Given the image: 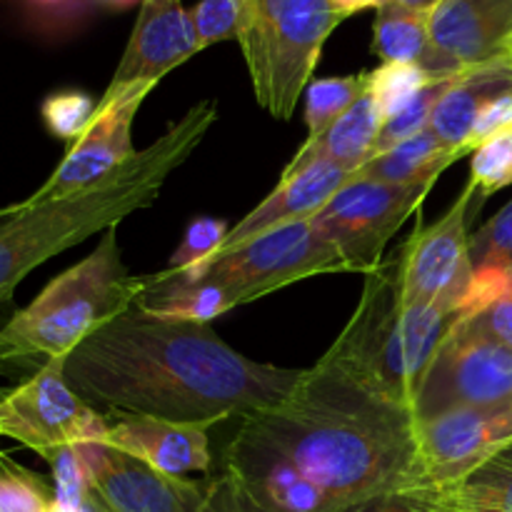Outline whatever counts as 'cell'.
<instances>
[{
    "mask_svg": "<svg viewBox=\"0 0 512 512\" xmlns=\"http://www.w3.org/2000/svg\"><path fill=\"white\" fill-rule=\"evenodd\" d=\"M343 20L330 0H240L238 43L255 100L273 118L295 113L325 40Z\"/></svg>",
    "mask_w": 512,
    "mask_h": 512,
    "instance_id": "8992f818",
    "label": "cell"
},
{
    "mask_svg": "<svg viewBox=\"0 0 512 512\" xmlns=\"http://www.w3.org/2000/svg\"><path fill=\"white\" fill-rule=\"evenodd\" d=\"M153 88L155 85L140 83L115 93L105 90L88 130L70 145L53 175L25 200L43 203V200L80 193L130 163L138 153L133 145L135 115Z\"/></svg>",
    "mask_w": 512,
    "mask_h": 512,
    "instance_id": "4fadbf2b",
    "label": "cell"
},
{
    "mask_svg": "<svg viewBox=\"0 0 512 512\" xmlns=\"http://www.w3.org/2000/svg\"><path fill=\"white\" fill-rule=\"evenodd\" d=\"M145 288V275L125 268L118 228H108L88 258L50 280L0 328V363L68 358L100 325L133 308Z\"/></svg>",
    "mask_w": 512,
    "mask_h": 512,
    "instance_id": "5b68a950",
    "label": "cell"
},
{
    "mask_svg": "<svg viewBox=\"0 0 512 512\" xmlns=\"http://www.w3.org/2000/svg\"><path fill=\"white\" fill-rule=\"evenodd\" d=\"M90 493L108 512H203L208 483L168 475L105 443L80 445Z\"/></svg>",
    "mask_w": 512,
    "mask_h": 512,
    "instance_id": "5bb4252c",
    "label": "cell"
},
{
    "mask_svg": "<svg viewBox=\"0 0 512 512\" xmlns=\"http://www.w3.org/2000/svg\"><path fill=\"white\" fill-rule=\"evenodd\" d=\"M512 400V350L458 323L420 385L415 420Z\"/></svg>",
    "mask_w": 512,
    "mask_h": 512,
    "instance_id": "8fae6325",
    "label": "cell"
},
{
    "mask_svg": "<svg viewBox=\"0 0 512 512\" xmlns=\"http://www.w3.org/2000/svg\"><path fill=\"white\" fill-rule=\"evenodd\" d=\"M418 420L320 358L283 405L243 418L238 435L283 460L333 512L380 493H405Z\"/></svg>",
    "mask_w": 512,
    "mask_h": 512,
    "instance_id": "7a4b0ae2",
    "label": "cell"
},
{
    "mask_svg": "<svg viewBox=\"0 0 512 512\" xmlns=\"http://www.w3.org/2000/svg\"><path fill=\"white\" fill-rule=\"evenodd\" d=\"M115 423H108L103 443L118 448L133 458L145 460L168 475L208 473L210 435L208 423H173V420L148 418V415L115 413Z\"/></svg>",
    "mask_w": 512,
    "mask_h": 512,
    "instance_id": "e0dca14e",
    "label": "cell"
},
{
    "mask_svg": "<svg viewBox=\"0 0 512 512\" xmlns=\"http://www.w3.org/2000/svg\"><path fill=\"white\" fill-rule=\"evenodd\" d=\"M145 293L135 305L145 313L185 323H210L218 315L243 305L223 283L210 278H160L145 275Z\"/></svg>",
    "mask_w": 512,
    "mask_h": 512,
    "instance_id": "7402d4cb",
    "label": "cell"
},
{
    "mask_svg": "<svg viewBox=\"0 0 512 512\" xmlns=\"http://www.w3.org/2000/svg\"><path fill=\"white\" fill-rule=\"evenodd\" d=\"M195 35L200 50L223 40H238L240 30V0H200L193 10Z\"/></svg>",
    "mask_w": 512,
    "mask_h": 512,
    "instance_id": "d6a6232c",
    "label": "cell"
},
{
    "mask_svg": "<svg viewBox=\"0 0 512 512\" xmlns=\"http://www.w3.org/2000/svg\"><path fill=\"white\" fill-rule=\"evenodd\" d=\"M368 90V73L320 78L308 85L305 93V125L308 140L320 138L338 118H343Z\"/></svg>",
    "mask_w": 512,
    "mask_h": 512,
    "instance_id": "d4e9b609",
    "label": "cell"
},
{
    "mask_svg": "<svg viewBox=\"0 0 512 512\" xmlns=\"http://www.w3.org/2000/svg\"><path fill=\"white\" fill-rule=\"evenodd\" d=\"M413 503H415V500H413ZM418 508H420V505H418ZM420 512H428V510H423V508H420Z\"/></svg>",
    "mask_w": 512,
    "mask_h": 512,
    "instance_id": "b9f144b4",
    "label": "cell"
},
{
    "mask_svg": "<svg viewBox=\"0 0 512 512\" xmlns=\"http://www.w3.org/2000/svg\"><path fill=\"white\" fill-rule=\"evenodd\" d=\"M395 5H403V8L415 10V13H433L443 0H390Z\"/></svg>",
    "mask_w": 512,
    "mask_h": 512,
    "instance_id": "f35d334b",
    "label": "cell"
},
{
    "mask_svg": "<svg viewBox=\"0 0 512 512\" xmlns=\"http://www.w3.org/2000/svg\"><path fill=\"white\" fill-rule=\"evenodd\" d=\"M460 323L468 330H473V333L485 335V338L512 350V285L503 298H498L493 305L480 310V313L463 318Z\"/></svg>",
    "mask_w": 512,
    "mask_h": 512,
    "instance_id": "836d02e7",
    "label": "cell"
},
{
    "mask_svg": "<svg viewBox=\"0 0 512 512\" xmlns=\"http://www.w3.org/2000/svg\"><path fill=\"white\" fill-rule=\"evenodd\" d=\"M468 185L478 193L480 200L512 185V130L495 135L493 140L475 150Z\"/></svg>",
    "mask_w": 512,
    "mask_h": 512,
    "instance_id": "1f68e13d",
    "label": "cell"
},
{
    "mask_svg": "<svg viewBox=\"0 0 512 512\" xmlns=\"http://www.w3.org/2000/svg\"><path fill=\"white\" fill-rule=\"evenodd\" d=\"M478 200V193L465 185L438 223L418 225L398 250L405 303L438 305L463 315L475 275L468 223Z\"/></svg>",
    "mask_w": 512,
    "mask_h": 512,
    "instance_id": "30bf717a",
    "label": "cell"
},
{
    "mask_svg": "<svg viewBox=\"0 0 512 512\" xmlns=\"http://www.w3.org/2000/svg\"><path fill=\"white\" fill-rule=\"evenodd\" d=\"M470 258L475 270H495L512 280V200L470 235Z\"/></svg>",
    "mask_w": 512,
    "mask_h": 512,
    "instance_id": "f546056e",
    "label": "cell"
},
{
    "mask_svg": "<svg viewBox=\"0 0 512 512\" xmlns=\"http://www.w3.org/2000/svg\"><path fill=\"white\" fill-rule=\"evenodd\" d=\"M203 512H270L255 503L248 490L238 483L233 473L225 470L218 478L208 480V495H205Z\"/></svg>",
    "mask_w": 512,
    "mask_h": 512,
    "instance_id": "d590c367",
    "label": "cell"
},
{
    "mask_svg": "<svg viewBox=\"0 0 512 512\" xmlns=\"http://www.w3.org/2000/svg\"><path fill=\"white\" fill-rule=\"evenodd\" d=\"M305 370L255 363L210 323H185L133 305L65 358V378L88 403L173 423L248 418L283 405Z\"/></svg>",
    "mask_w": 512,
    "mask_h": 512,
    "instance_id": "6da1fadb",
    "label": "cell"
},
{
    "mask_svg": "<svg viewBox=\"0 0 512 512\" xmlns=\"http://www.w3.org/2000/svg\"><path fill=\"white\" fill-rule=\"evenodd\" d=\"M512 88V60L480 65V68H465L450 80L443 98L435 105L430 115L428 128L443 140L448 148L463 150L470 155V133H473L475 118L480 108L503 90Z\"/></svg>",
    "mask_w": 512,
    "mask_h": 512,
    "instance_id": "d6986e66",
    "label": "cell"
},
{
    "mask_svg": "<svg viewBox=\"0 0 512 512\" xmlns=\"http://www.w3.org/2000/svg\"><path fill=\"white\" fill-rule=\"evenodd\" d=\"M385 3H388V0H330V5H333L343 18H350V15L360 13V10H370V8L378 10L380 5Z\"/></svg>",
    "mask_w": 512,
    "mask_h": 512,
    "instance_id": "74e56055",
    "label": "cell"
},
{
    "mask_svg": "<svg viewBox=\"0 0 512 512\" xmlns=\"http://www.w3.org/2000/svg\"><path fill=\"white\" fill-rule=\"evenodd\" d=\"M88 512H108V510H105V505L100 503V500L95 498L93 493H90V500H88Z\"/></svg>",
    "mask_w": 512,
    "mask_h": 512,
    "instance_id": "ab89813d",
    "label": "cell"
},
{
    "mask_svg": "<svg viewBox=\"0 0 512 512\" xmlns=\"http://www.w3.org/2000/svg\"><path fill=\"white\" fill-rule=\"evenodd\" d=\"M230 228L225 220L218 218H198L188 225L185 230L183 243L170 258L168 268L160 270L163 278H173V275H190L195 270L203 268L205 263L215 258L223 248L225 238H228Z\"/></svg>",
    "mask_w": 512,
    "mask_h": 512,
    "instance_id": "83f0119b",
    "label": "cell"
},
{
    "mask_svg": "<svg viewBox=\"0 0 512 512\" xmlns=\"http://www.w3.org/2000/svg\"><path fill=\"white\" fill-rule=\"evenodd\" d=\"M0 512H55V488L0 450Z\"/></svg>",
    "mask_w": 512,
    "mask_h": 512,
    "instance_id": "4316f807",
    "label": "cell"
},
{
    "mask_svg": "<svg viewBox=\"0 0 512 512\" xmlns=\"http://www.w3.org/2000/svg\"><path fill=\"white\" fill-rule=\"evenodd\" d=\"M415 443V468L405 493L458 483L512 445V400L423 420Z\"/></svg>",
    "mask_w": 512,
    "mask_h": 512,
    "instance_id": "7c38bea8",
    "label": "cell"
},
{
    "mask_svg": "<svg viewBox=\"0 0 512 512\" xmlns=\"http://www.w3.org/2000/svg\"><path fill=\"white\" fill-rule=\"evenodd\" d=\"M195 53H200V45L190 10L180 0H143L108 93L140 83L158 85Z\"/></svg>",
    "mask_w": 512,
    "mask_h": 512,
    "instance_id": "9a60e30c",
    "label": "cell"
},
{
    "mask_svg": "<svg viewBox=\"0 0 512 512\" xmlns=\"http://www.w3.org/2000/svg\"><path fill=\"white\" fill-rule=\"evenodd\" d=\"M350 180H353V173L330 160H313L293 173H283L278 188L258 208L250 210L238 225L230 228L220 253L245 243V240L258 238L268 230L280 228V225L313 218Z\"/></svg>",
    "mask_w": 512,
    "mask_h": 512,
    "instance_id": "ac0fdd59",
    "label": "cell"
},
{
    "mask_svg": "<svg viewBox=\"0 0 512 512\" xmlns=\"http://www.w3.org/2000/svg\"><path fill=\"white\" fill-rule=\"evenodd\" d=\"M465 158L463 150L448 148L433 130L413 135L383 155L365 163L353 180H375V183L413 185V183H438L440 175Z\"/></svg>",
    "mask_w": 512,
    "mask_h": 512,
    "instance_id": "cb8c5ba5",
    "label": "cell"
},
{
    "mask_svg": "<svg viewBox=\"0 0 512 512\" xmlns=\"http://www.w3.org/2000/svg\"><path fill=\"white\" fill-rule=\"evenodd\" d=\"M95 110H98V103L83 90H60V93L48 95L40 105L45 128L65 143H75L88 130Z\"/></svg>",
    "mask_w": 512,
    "mask_h": 512,
    "instance_id": "4dcf8cb0",
    "label": "cell"
},
{
    "mask_svg": "<svg viewBox=\"0 0 512 512\" xmlns=\"http://www.w3.org/2000/svg\"><path fill=\"white\" fill-rule=\"evenodd\" d=\"M453 78V75H448ZM445 80L443 75H435L430 70L413 63H383L368 73V95L378 103L383 118H393L408 100H413L420 90L428 85Z\"/></svg>",
    "mask_w": 512,
    "mask_h": 512,
    "instance_id": "484cf974",
    "label": "cell"
},
{
    "mask_svg": "<svg viewBox=\"0 0 512 512\" xmlns=\"http://www.w3.org/2000/svg\"><path fill=\"white\" fill-rule=\"evenodd\" d=\"M373 50L383 63H413L435 75H458L460 68L435 48L430 38V13H415L403 5L385 3L373 25Z\"/></svg>",
    "mask_w": 512,
    "mask_h": 512,
    "instance_id": "44dd1931",
    "label": "cell"
},
{
    "mask_svg": "<svg viewBox=\"0 0 512 512\" xmlns=\"http://www.w3.org/2000/svg\"><path fill=\"white\" fill-rule=\"evenodd\" d=\"M338 512H420L413 498L405 493H380L373 498H365L360 503L348 505Z\"/></svg>",
    "mask_w": 512,
    "mask_h": 512,
    "instance_id": "8d00e7d4",
    "label": "cell"
},
{
    "mask_svg": "<svg viewBox=\"0 0 512 512\" xmlns=\"http://www.w3.org/2000/svg\"><path fill=\"white\" fill-rule=\"evenodd\" d=\"M108 420L65 378V358L48 360L33 378L0 393V438L33 450L48 463L58 450L103 443Z\"/></svg>",
    "mask_w": 512,
    "mask_h": 512,
    "instance_id": "ba28073f",
    "label": "cell"
},
{
    "mask_svg": "<svg viewBox=\"0 0 512 512\" xmlns=\"http://www.w3.org/2000/svg\"><path fill=\"white\" fill-rule=\"evenodd\" d=\"M453 78H445V80H438V83L428 85V88L420 90L413 100H408V103H405L393 118L385 120L383 130H380L378 145H375V158L383 155L385 150L395 148L398 143H403V140L428 130L430 115H433L435 105H438V100L443 98L445 88H448Z\"/></svg>",
    "mask_w": 512,
    "mask_h": 512,
    "instance_id": "f1b7e54d",
    "label": "cell"
},
{
    "mask_svg": "<svg viewBox=\"0 0 512 512\" xmlns=\"http://www.w3.org/2000/svg\"><path fill=\"white\" fill-rule=\"evenodd\" d=\"M215 120V100L195 103L158 140L100 183L65 198L20 200L0 210V305L13 298L15 288L38 265L158 203L170 175L203 143Z\"/></svg>",
    "mask_w": 512,
    "mask_h": 512,
    "instance_id": "3957f363",
    "label": "cell"
},
{
    "mask_svg": "<svg viewBox=\"0 0 512 512\" xmlns=\"http://www.w3.org/2000/svg\"><path fill=\"white\" fill-rule=\"evenodd\" d=\"M435 183L393 185L350 180L310 218L313 228L348 260L353 273L368 275L383 263L388 240L423 205Z\"/></svg>",
    "mask_w": 512,
    "mask_h": 512,
    "instance_id": "9c48e42d",
    "label": "cell"
},
{
    "mask_svg": "<svg viewBox=\"0 0 512 512\" xmlns=\"http://www.w3.org/2000/svg\"><path fill=\"white\" fill-rule=\"evenodd\" d=\"M383 125L385 118L378 103L365 90L363 98L343 118L335 120L320 138L305 140L303 148H298V153L283 173H293V170L303 168L313 160H330V163L343 165L345 170L355 175L365 163L375 158V145H378Z\"/></svg>",
    "mask_w": 512,
    "mask_h": 512,
    "instance_id": "ffe728a7",
    "label": "cell"
},
{
    "mask_svg": "<svg viewBox=\"0 0 512 512\" xmlns=\"http://www.w3.org/2000/svg\"><path fill=\"white\" fill-rule=\"evenodd\" d=\"M512 130V88L503 90L500 95H495L493 100L480 108L478 118H475L473 133H470V155L480 148L483 143L493 140L495 135H503Z\"/></svg>",
    "mask_w": 512,
    "mask_h": 512,
    "instance_id": "e575fe53",
    "label": "cell"
},
{
    "mask_svg": "<svg viewBox=\"0 0 512 512\" xmlns=\"http://www.w3.org/2000/svg\"><path fill=\"white\" fill-rule=\"evenodd\" d=\"M405 495L428 512H512V445L458 483Z\"/></svg>",
    "mask_w": 512,
    "mask_h": 512,
    "instance_id": "603a6c76",
    "label": "cell"
},
{
    "mask_svg": "<svg viewBox=\"0 0 512 512\" xmlns=\"http://www.w3.org/2000/svg\"><path fill=\"white\" fill-rule=\"evenodd\" d=\"M328 273H353V268L313 228L308 218L245 240L215 255L195 273L173 275V278H210L228 285L245 305L268 298L270 293H278L305 278Z\"/></svg>",
    "mask_w": 512,
    "mask_h": 512,
    "instance_id": "52a82bcc",
    "label": "cell"
},
{
    "mask_svg": "<svg viewBox=\"0 0 512 512\" xmlns=\"http://www.w3.org/2000/svg\"><path fill=\"white\" fill-rule=\"evenodd\" d=\"M103 3L113 5V8H128V5H135L138 0H103ZM140 3H143V0H140Z\"/></svg>",
    "mask_w": 512,
    "mask_h": 512,
    "instance_id": "60d3db41",
    "label": "cell"
},
{
    "mask_svg": "<svg viewBox=\"0 0 512 512\" xmlns=\"http://www.w3.org/2000/svg\"><path fill=\"white\" fill-rule=\"evenodd\" d=\"M430 38L460 70L512 60V0H443Z\"/></svg>",
    "mask_w": 512,
    "mask_h": 512,
    "instance_id": "2e32d148",
    "label": "cell"
},
{
    "mask_svg": "<svg viewBox=\"0 0 512 512\" xmlns=\"http://www.w3.org/2000/svg\"><path fill=\"white\" fill-rule=\"evenodd\" d=\"M460 320L463 315L438 305L405 303L400 255H395L365 275L353 318L323 358L415 413L420 385Z\"/></svg>",
    "mask_w": 512,
    "mask_h": 512,
    "instance_id": "277c9868",
    "label": "cell"
}]
</instances>
